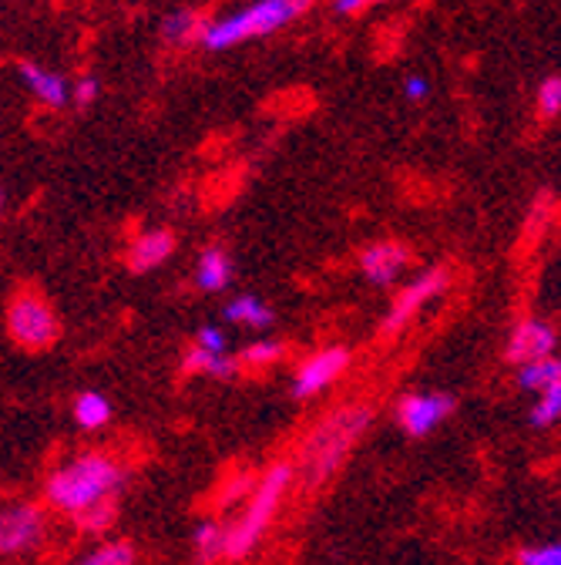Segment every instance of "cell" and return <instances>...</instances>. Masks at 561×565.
Returning <instances> with one entry per match:
<instances>
[{
    "label": "cell",
    "mask_w": 561,
    "mask_h": 565,
    "mask_svg": "<svg viewBox=\"0 0 561 565\" xmlns=\"http://www.w3.org/2000/svg\"><path fill=\"white\" fill-rule=\"evenodd\" d=\"M128 484V468L108 451H82L61 461L44 478V505L75 519L88 535H105L118 515V494Z\"/></svg>",
    "instance_id": "6da1fadb"
},
{
    "label": "cell",
    "mask_w": 561,
    "mask_h": 565,
    "mask_svg": "<svg viewBox=\"0 0 561 565\" xmlns=\"http://www.w3.org/2000/svg\"><path fill=\"white\" fill-rule=\"evenodd\" d=\"M370 424H374V407L367 404H343L330 411L300 448V465H296L300 481L306 488H323L346 465L349 451L370 431Z\"/></svg>",
    "instance_id": "7a4b0ae2"
},
{
    "label": "cell",
    "mask_w": 561,
    "mask_h": 565,
    "mask_svg": "<svg viewBox=\"0 0 561 565\" xmlns=\"http://www.w3.org/2000/svg\"><path fill=\"white\" fill-rule=\"evenodd\" d=\"M316 0H252V4L239 8L236 14H226L219 21H208L198 44L205 51H229L236 44L256 41V38H269L279 28L293 24L296 18H303Z\"/></svg>",
    "instance_id": "3957f363"
},
{
    "label": "cell",
    "mask_w": 561,
    "mask_h": 565,
    "mask_svg": "<svg viewBox=\"0 0 561 565\" xmlns=\"http://www.w3.org/2000/svg\"><path fill=\"white\" fill-rule=\"evenodd\" d=\"M296 481V468L287 465V461H276L256 484L252 499L246 502V512L229 525V539H226V558L229 562H239L246 558L259 542L262 535L269 532L279 505L290 494V484Z\"/></svg>",
    "instance_id": "277c9868"
},
{
    "label": "cell",
    "mask_w": 561,
    "mask_h": 565,
    "mask_svg": "<svg viewBox=\"0 0 561 565\" xmlns=\"http://www.w3.org/2000/svg\"><path fill=\"white\" fill-rule=\"evenodd\" d=\"M8 337L28 353H41L57 343L61 320L41 294L24 290L8 307Z\"/></svg>",
    "instance_id": "5b68a950"
},
{
    "label": "cell",
    "mask_w": 561,
    "mask_h": 565,
    "mask_svg": "<svg viewBox=\"0 0 561 565\" xmlns=\"http://www.w3.org/2000/svg\"><path fill=\"white\" fill-rule=\"evenodd\" d=\"M451 287V276L447 269L434 266V269H424L413 282H407V287L397 294V300L390 303L387 317H384V337H397L403 333L420 313H424V307H431L434 300H441Z\"/></svg>",
    "instance_id": "8992f818"
},
{
    "label": "cell",
    "mask_w": 561,
    "mask_h": 565,
    "mask_svg": "<svg viewBox=\"0 0 561 565\" xmlns=\"http://www.w3.org/2000/svg\"><path fill=\"white\" fill-rule=\"evenodd\" d=\"M47 535V512L41 502H11L0 515V552L4 558L34 552Z\"/></svg>",
    "instance_id": "52a82bcc"
},
{
    "label": "cell",
    "mask_w": 561,
    "mask_h": 565,
    "mask_svg": "<svg viewBox=\"0 0 561 565\" xmlns=\"http://www.w3.org/2000/svg\"><path fill=\"white\" fill-rule=\"evenodd\" d=\"M349 364H354V350L343 347V343L316 350L313 358H306L293 374V397L310 401V397L323 394L326 387H333L349 371Z\"/></svg>",
    "instance_id": "ba28073f"
},
{
    "label": "cell",
    "mask_w": 561,
    "mask_h": 565,
    "mask_svg": "<svg viewBox=\"0 0 561 565\" xmlns=\"http://www.w3.org/2000/svg\"><path fill=\"white\" fill-rule=\"evenodd\" d=\"M457 401L444 391H413L403 394L397 404V424L407 438H428L438 424L454 414Z\"/></svg>",
    "instance_id": "9c48e42d"
},
{
    "label": "cell",
    "mask_w": 561,
    "mask_h": 565,
    "mask_svg": "<svg viewBox=\"0 0 561 565\" xmlns=\"http://www.w3.org/2000/svg\"><path fill=\"white\" fill-rule=\"evenodd\" d=\"M558 350V330L548 323V320H538V317H528L521 320L511 337H508V347H505V358L518 367L531 364V361H541V358H551Z\"/></svg>",
    "instance_id": "30bf717a"
},
{
    "label": "cell",
    "mask_w": 561,
    "mask_h": 565,
    "mask_svg": "<svg viewBox=\"0 0 561 565\" xmlns=\"http://www.w3.org/2000/svg\"><path fill=\"white\" fill-rule=\"evenodd\" d=\"M410 249L403 246V243H397V239H384V243H374V246H367L364 253H360V273H364V279L367 282H374V287H380V290H387V287H393V282L407 273V266H410Z\"/></svg>",
    "instance_id": "8fae6325"
},
{
    "label": "cell",
    "mask_w": 561,
    "mask_h": 565,
    "mask_svg": "<svg viewBox=\"0 0 561 565\" xmlns=\"http://www.w3.org/2000/svg\"><path fill=\"white\" fill-rule=\"evenodd\" d=\"M18 75L24 82V88L44 105V108H64L67 98H72V92H67V82L64 75H57V71L37 64V61H18Z\"/></svg>",
    "instance_id": "7c38bea8"
},
{
    "label": "cell",
    "mask_w": 561,
    "mask_h": 565,
    "mask_svg": "<svg viewBox=\"0 0 561 565\" xmlns=\"http://www.w3.org/2000/svg\"><path fill=\"white\" fill-rule=\"evenodd\" d=\"M172 253H175V236L169 230H149V233H142V236L131 243L125 263H128L131 273L142 276V273H152L162 263H169Z\"/></svg>",
    "instance_id": "4fadbf2b"
},
{
    "label": "cell",
    "mask_w": 561,
    "mask_h": 565,
    "mask_svg": "<svg viewBox=\"0 0 561 565\" xmlns=\"http://www.w3.org/2000/svg\"><path fill=\"white\" fill-rule=\"evenodd\" d=\"M233 282V259L223 246H208L195 259V287L202 294H223Z\"/></svg>",
    "instance_id": "5bb4252c"
},
{
    "label": "cell",
    "mask_w": 561,
    "mask_h": 565,
    "mask_svg": "<svg viewBox=\"0 0 561 565\" xmlns=\"http://www.w3.org/2000/svg\"><path fill=\"white\" fill-rule=\"evenodd\" d=\"M239 367H242V361H236L233 353H216V350H202V347H192L182 358L185 374L216 377V381H236Z\"/></svg>",
    "instance_id": "9a60e30c"
},
{
    "label": "cell",
    "mask_w": 561,
    "mask_h": 565,
    "mask_svg": "<svg viewBox=\"0 0 561 565\" xmlns=\"http://www.w3.org/2000/svg\"><path fill=\"white\" fill-rule=\"evenodd\" d=\"M226 539H229V525L216 519H202L192 532V548L198 565H213L216 558H226Z\"/></svg>",
    "instance_id": "2e32d148"
},
{
    "label": "cell",
    "mask_w": 561,
    "mask_h": 565,
    "mask_svg": "<svg viewBox=\"0 0 561 565\" xmlns=\"http://www.w3.org/2000/svg\"><path fill=\"white\" fill-rule=\"evenodd\" d=\"M226 320H233L239 327H249V330H269L276 323V313H272V307L266 300H259L252 294H242L233 303H226Z\"/></svg>",
    "instance_id": "e0dca14e"
},
{
    "label": "cell",
    "mask_w": 561,
    "mask_h": 565,
    "mask_svg": "<svg viewBox=\"0 0 561 565\" xmlns=\"http://www.w3.org/2000/svg\"><path fill=\"white\" fill-rule=\"evenodd\" d=\"M78 428L85 431H101L105 424L111 420V401L101 394V391H82L75 397V407H72Z\"/></svg>",
    "instance_id": "ac0fdd59"
},
{
    "label": "cell",
    "mask_w": 561,
    "mask_h": 565,
    "mask_svg": "<svg viewBox=\"0 0 561 565\" xmlns=\"http://www.w3.org/2000/svg\"><path fill=\"white\" fill-rule=\"evenodd\" d=\"M554 384H561V358H554V353L551 358H541V361L518 367V387L528 394H541Z\"/></svg>",
    "instance_id": "d6986e66"
},
{
    "label": "cell",
    "mask_w": 561,
    "mask_h": 565,
    "mask_svg": "<svg viewBox=\"0 0 561 565\" xmlns=\"http://www.w3.org/2000/svg\"><path fill=\"white\" fill-rule=\"evenodd\" d=\"M205 24H208V21H202L195 11H175V14L165 18L162 38H165L169 44H188V41H198V38H202Z\"/></svg>",
    "instance_id": "ffe728a7"
},
{
    "label": "cell",
    "mask_w": 561,
    "mask_h": 565,
    "mask_svg": "<svg viewBox=\"0 0 561 565\" xmlns=\"http://www.w3.org/2000/svg\"><path fill=\"white\" fill-rule=\"evenodd\" d=\"M72 565H134V545L121 542V539H111V542H101L98 548H91L88 555H82Z\"/></svg>",
    "instance_id": "44dd1931"
},
{
    "label": "cell",
    "mask_w": 561,
    "mask_h": 565,
    "mask_svg": "<svg viewBox=\"0 0 561 565\" xmlns=\"http://www.w3.org/2000/svg\"><path fill=\"white\" fill-rule=\"evenodd\" d=\"M287 358V343L283 340H272V337H262V340H256V343H249L246 350H242V364L246 367H272V364H279Z\"/></svg>",
    "instance_id": "7402d4cb"
},
{
    "label": "cell",
    "mask_w": 561,
    "mask_h": 565,
    "mask_svg": "<svg viewBox=\"0 0 561 565\" xmlns=\"http://www.w3.org/2000/svg\"><path fill=\"white\" fill-rule=\"evenodd\" d=\"M528 420L535 424L538 431L554 428V424L561 420V384H554V387H548V391L538 394V404H531Z\"/></svg>",
    "instance_id": "603a6c76"
},
{
    "label": "cell",
    "mask_w": 561,
    "mask_h": 565,
    "mask_svg": "<svg viewBox=\"0 0 561 565\" xmlns=\"http://www.w3.org/2000/svg\"><path fill=\"white\" fill-rule=\"evenodd\" d=\"M535 105H538V115L541 118H558L561 115V75H548L538 85Z\"/></svg>",
    "instance_id": "cb8c5ba5"
},
{
    "label": "cell",
    "mask_w": 561,
    "mask_h": 565,
    "mask_svg": "<svg viewBox=\"0 0 561 565\" xmlns=\"http://www.w3.org/2000/svg\"><path fill=\"white\" fill-rule=\"evenodd\" d=\"M518 565H561V542L525 545L518 552Z\"/></svg>",
    "instance_id": "d4e9b609"
},
{
    "label": "cell",
    "mask_w": 561,
    "mask_h": 565,
    "mask_svg": "<svg viewBox=\"0 0 561 565\" xmlns=\"http://www.w3.org/2000/svg\"><path fill=\"white\" fill-rule=\"evenodd\" d=\"M195 347L202 350H216V353H229V337L219 327H202L195 333Z\"/></svg>",
    "instance_id": "484cf974"
},
{
    "label": "cell",
    "mask_w": 561,
    "mask_h": 565,
    "mask_svg": "<svg viewBox=\"0 0 561 565\" xmlns=\"http://www.w3.org/2000/svg\"><path fill=\"white\" fill-rule=\"evenodd\" d=\"M98 95H101V85L91 75H85L82 82H75V105L78 108H91L98 102Z\"/></svg>",
    "instance_id": "4316f807"
},
{
    "label": "cell",
    "mask_w": 561,
    "mask_h": 565,
    "mask_svg": "<svg viewBox=\"0 0 561 565\" xmlns=\"http://www.w3.org/2000/svg\"><path fill=\"white\" fill-rule=\"evenodd\" d=\"M403 95H407V102H424V98L431 95L428 78H424V75H410V78L403 82Z\"/></svg>",
    "instance_id": "83f0119b"
},
{
    "label": "cell",
    "mask_w": 561,
    "mask_h": 565,
    "mask_svg": "<svg viewBox=\"0 0 561 565\" xmlns=\"http://www.w3.org/2000/svg\"><path fill=\"white\" fill-rule=\"evenodd\" d=\"M367 8H370V0H333V11L343 14V18H354V14H360Z\"/></svg>",
    "instance_id": "f1b7e54d"
},
{
    "label": "cell",
    "mask_w": 561,
    "mask_h": 565,
    "mask_svg": "<svg viewBox=\"0 0 561 565\" xmlns=\"http://www.w3.org/2000/svg\"><path fill=\"white\" fill-rule=\"evenodd\" d=\"M377 4H387V0H370V8H377Z\"/></svg>",
    "instance_id": "f546056e"
}]
</instances>
